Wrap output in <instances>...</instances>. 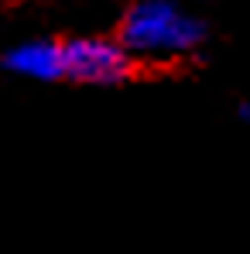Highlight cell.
Masks as SVG:
<instances>
[{
	"label": "cell",
	"mask_w": 250,
	"mask_h": 254,
	"mask_svg": "<svg viewBox=\"0 0 250 254\" xmlns=\"http://www.w3.org/2000/svg\"><path fill=\"white\" fill-rule=\"evenodd\" d=\"M202 42V24L171 0H141L124 14L120 45L130 59H182Z\"/></svg>",
	"instance_id": "6da1fadb"
},
{
	"label": "cell",
	"mask_w": 250,
	"mask_h": 254,
	"mask_svg": "<svg viewBox=\"0 0 250 254\" xmlns=\"http://www.w3.org/2000/svg\"><path fill=\"white\" fill-rule=\"evenodd\" d=\"M130 52L120 38H76L65 42V76L86 86H117L130 76Z\"/></svg>",
	"instance_id": "7a4b0ae2"
},
{
	"label": "cell",
	"mask_w": 250,
	"mask_h": 254,
	"mask_svg": "<svg viewBox=\"0 0 250 254\" xmlns=\"http://www.w3.org/2000/svg\"><path fill=\"white\" fill-rule=\"evenodd\" d=\"M3 65L31 83H51L65 76V45L51 42V38H24L17 42L7 55Z\"/></svg>",
	"instance_id": "3957f363"
},
{
	"label": "cell",
	"mask_w": 250,
	"mask_h": 254,
	"mask_svg": "<svg viewBox=\"0 0 250 254\" xmlns=\"http://www.w3.org/2000/svg\"><path fill=\"white\" fill-rule=\"evenodd\" d=\"M240 117H244V121H250V100H244V103H240Z\"/></svg>",
	"instance_id": "277c9868"
}]
</instances>
